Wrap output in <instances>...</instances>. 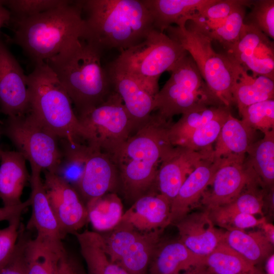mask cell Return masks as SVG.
Here are the masks:
<instances>
[{"instance_id":"obj_1","label":"cell","mask_w":274,"mask_h":274,"mask_svg":"<svg viewBox=\"0 0 274 274\" xmlns=\"http://www.w3.org/2000/svg\"><path fill=\"white\" fill-rule=\"evenodd\" d=\"M171 120L151 114L112 155L120 187L132 201L153 192L160 164L173 147L168 130Z\"/></svg>"},{"instance_id":"obj_2","label":"cell","mask_w":274,"mask_h":274,"mask_svg":"<svg viewBox=\"0 0 274 274\" xmlns=\"http://www.w3.org/2000/svg\"><path fill=\"white\" fill-rule=\"evenodd\" d=\"M101 52L82 38L45 62L66 91L77 115L101 104L114 91L101 64Z\"/></svg>"},{"instance_id":"obj_3","label":"cell","mask_w":274,"mask_h":274,"mask_svg":"<svg viewBox=\"0 0 274 274\" xmlns=\"http://www.w3.org/2000/svg\"><path fill=\"white\" fill-rule=\"evenodd\" d=\"M85 39L102 51H120L142 41L154 28L151 14L143 0L81 1Z\"/></svg>"},{"instance_id":"obj_4","label":"cell","mask_w":274,"mask_h":274,"mask_svg":"<svg viewBox=\"0 0 274 274\" xmlns=\"http://www.w3.org/2000/svg\"><path fill=\"white\" fill-rule=\"evenodd\" d=\"M12 22L14 43L35 64L46 62L86 36L81 1H68L57 8Z\"/></svg>"},{"instance_id":"obj_5","label":"cell","mask_w":274,"mask_h":274,"mask_svg":"<svg viewBox=\"0 0 274 274\" xmlns=\"http://www.w3.org/2000/svg\"><path fill=\"white\" fill-rule=\"evenodd\" d=\"M27 78L30 111L36 118L59 139L88 144L68 93L48 64H35Z\"/></svg>"},{"instance_id":"obj_6","label":"cell","mask_w":274,"mask_h":274,"mask_svg":"<svg viewBox=\"0 0 274 274\" xmlns=\"http://www.w3.org/2000/svg\"><path fill=\"white\" fill-rule=\"evenodd\" d=\"M182 19L165 30L167 35L186 51L203 80L221 103L234 104L232 89L243 68L226 54L214 50L212 40Z\"/></svg>"},{"instance_id":"obj_7","label":"cell","mask_w":274,"mask_h":274,"mask_svg":"<svg viewBox=\"0 0 274 274\" xmlns=\"http://www.w3.org/2000/svg\"><path fill=\"white\" fill-rule=\"evenodd\" d=\"M186 53L167 35L153 29L140 43L121 51L111 64L132 77L154 97L159 90L160 75Z\"/></svg>"},{"instance_id":"obj_8","label":"cell","mask_w":274,"mask_h":274,"mask_svg":"<svg viewBox=\"0 0 274 274\" xmlns=\"http://www.w3.org/2000/svg\"><path fill=\"white\" fill-rule=\"evenodd\" d=\"M169 72L170 78L154 98V111L163 119L171 120L175 115L200 107L223 105L187 52Z\"/></svg>"},{"instance_id":"obj_9","label":"cell","mask_w":274,"mask_h":274,"mask_svg":"<svg viewBox=\"0 0 274 274\" xmlns=\"http://www.w3.org/2000/svg\"><path fill=\"white\" fill-rule=\"evenodd\" d=\"M2 131L29 162L31 169L55 173L61 157L59 139L30 111L23 115L7 117Z\"/></svg>"},{"instance_id":"obj_10","label":"cell","mask_w":274,"mask_h":274,"mask_svg":"<svg viewBox=\"0 0 274 274\" xmlns=\"http://www.w3.org/2000/svg\"><path fill=\"white\" fill-rule=\"evenodd\" d=\"M77 116L88 144L112 156L139 127L115 91L101 104Z\"/></svg>"},{"instance_id":"obj_11","label":"cell","mask_w":274,"mask_h":274,"mask_svg":"<svg viewBox=\"0 0 274 274\" xmlns=\"http://www.w3.org/2000/svg\"><path fill=\"white\" fill-rule=\"evenodd\" d=\"M163 229L141 231L121 221L111 230L100 234L110 259L129 274H147L150 262Z\"/></svg>"},{"instance_id":"obj_12","label":"cell","mask_w":274,"mask_h":274,"mask_svg":"<svg viewBox=\"0 0 274 274\" xmlns=\"http://www.w3.org/2000/svg\"><path fill=\"white\" fill-rule=\"evenodd\" d=\"M43 172L45 190L63 239L89 222L86 204L71 185L54 173Z\"/></svg>"},{"instance_id":"obj_13","label":"cell","mask_w":274,"mask_h":274,"mask_svg":"<svg viewBox=\"0 0 274 274\" xmlns=\"http://www.w3.org/2000/svg\"><path fill=\"white\" fill-rule=\"evenodd\" d=\"M246 156L223 158L216 171L211 192H204L202 202L210 210L226 205L236 198L249 185L260 183L254 171L246 164Z\"/></svg>"},{"instance_id":"obj_14","label":"cell","mask_w":274,"mask_h":274,"mask_svg":"<svg viewBox=\"0 0 274 274\" xmlns=\"http://www.w3.org/2000/svg\"><path fill=\"white\" fill-rule=\"evenodd\" d=\"M226 52L245 71H252L253 76H262L273 80V43L256 28L244 23L238 40Z\"/></svg>"},{"instance_id":"obj_15","label":"cell","mask_w":274,"mask_h":274,"mask_svg":"<svg viewBox=\"0 0 274 274\" xmlns=\"http://www.w3.org/2000/svg\"><path fill=\"white\" fill-rule=\"evenodd\" d=\"M30 109L27 76L0 40V112L7 117L19 116Z\"/></svg>"},{"instance_id":"obj_16","label":"cell","mask_w":274,"mask_h":274,"mask_svg":"<svg viewBox=\"0 0 274 274\" xmlns=\"http://www.w3.org/2000/svg\"><path fill=\"white\" fill-rule=\"evenodd\" d=\"M212 152H198L183 146H173L162 159L155 187L172 203L188 176L201 161L212 156Z\"/></svg>"},{"instance_id":"obj_17","label":"cell","mask_w":274,"mask_h":274,"mask_svg":"<svg viewBox=\"0 0 274 274\" xmlns=\"http://www.w3.org/2000/svg\"><path fill=\"white\" fill-rule=\"evenodd\" d=\"M90 146V145H89ZM84 172L75 187L85 204L119 187V179L112 156L91 146Z\"/></svg>"},{"instance_id":"obj_18","label":"cell","mask_w":274,"mask_h":274,"mask_svg":"<svg viewBox=\"0 0 274 274\" xmlns=\"http://www.w3.org/2000/svg\"><path fill=\"white\" fill-rule=\"evenodd\" d=\"M223 161V158L214 159L212 156L204 159L188 176L171 203L169 224H175L187 215L202 197Z\"/></svg>"},{"instance_id":"obj_19","label":"cell","mask_w":274,"mask_h":274,"mask_svg":"<svg viewBox=\"0 0 274 274\" xmlns=\"http://www.w3.org/2000/svg\"><path fill=\"white\" fill-rule=\"evenodd\" d=\"M175 224L179 240L197 255L206 256L224 242V232L215 228L207 210L188 214Z\"/></svg>"},{"instance_id":"obj_20","label":"cell","mask_w":274,"mask_h":274,"mask_svg":"<svg viewBox=\"0 0 274 274\" xmlns=\"http://www.w3.org/2000/svg\"><path fill=\"white\" fill-rule=\"evenodd\" d=\"M171 203L156 192L144 195L133 202L121 221L128 223L144 232L164 229L169 225Z\"/></svg>"},{"instance_id":"obj_21","label":"cell","mask_w":274,"mask_h":274,"mask_svg":"<svg viewBox=\"0 0 274 274\" xmlns=\"http://www.w3.org/2000/svg\"><path fill=\"white\" fill-rule=\"evenodd\" d=\"M29 182L32 213L26 228L35 229L36 237L54 242H62L59 226L49 202L41 177V171L31 169Z\"/></svg>"},{"instance_id":"obj_22","label":"cell","mask_w":274,"mask_h":274,"mask_svg":"<svg viewBox=\"0 0 274 274\" xmlns=\"http://www.w3.org/2000/svg\"><path fill=\"white\" fill-rule=\"evenodd\" d=\"M107 71L113 90L120 96L128 114L139 127L154 111V97L132 77L111 64Z\"/></svg>"},{"instance_id":"obj_23","label":"cell","mask_w":274,"mask_h":274,"mask_svg":"<svg viewBox=\"0 0 274 274\" xmlns=\"http://www.w3.org/2000/svg\"><path fill=\"white\" fill-rule=\"evenodd\" d=\"M20 232L26 274H58L60 259L65 249L62 242H50L36 237L32 239L27 235L21 223Z\"/></svg>"},{"instance_id":"obj_24","label":"cell","mask_w":274,"mask_h":274,"mask_svg":"<svg viewBox=\"0 0 274 274\" xmlns=\"http://www.w3.org/2000/svg\"><path fill=\"white\" fill-rule=\"evenodd\" d=\"M0 161V198L4 207L18 206L30 180L26 160L17 151L2 150Z\"/></svg>"},{"instance_id":"obj_25","label":"cell","mask_w":274,"mask_h":274,"mask_svg":"<svg viewBox=\"0 0 274 274\" xmlns=\"http://www.w3.org/2000/svg\"><path fill=\"white\" fill-rule=\"evenodd\" d=\"M204 257L187 248L179 239L158 245L151 260L147 274H176L203 264Z\"/></svg>"},{"instance_id":"obj_26","label":"cell","mask_w":274,"mask_h":274,"mask_svg":"<svg viewBox=\"0 0 274 274\" xmlns=\"http://www.w3.org/2000/svg\"><path fill=\"white\" fill-rule=\"evenodd\" d=\"M255 132L256 130L242 120L230 114L216 141L212 152L213 158L220 159L233 156H246L250 146L255 142Z\"/></svg>"},{"instance_id":"obj_27","label":"cell","mask_w":274,"mask_h":274,"mask_svg":"<svg viewBox=\"0 0 274 274\" xmlns=\"http://www.w3.org/2000/svg\"><path fill=\"white\" fill-rule=\"evenodd\" d=\"M152 16L154 28L163 32L215 0H143Z\"/></svg>"},{"instance_id":"obj_28","label":"cell","mask_w":274,"mask_h":274,"mask_svg":"<svg viewBox=\"0 0 274 274\" xmlns=\"http://www.w3.org/2000/svg\"><path fill=\"white\" fill-rule=\"evenodd\" d=\"M74 234L79 244L88 274H129L110 259L104 248L99 233L85 230L82 232H76Z\"/></svg>"},{"instance_id":"obj_29","label":"cell","mask_w":274,"mask_h":274,"mask_svg":"<svg viewBox=\"0 0 274 274\" xmlns=\"http://www.w3.org/2000/svg\"><path fill=\"white\" fill-rule=\"evenodd\" d=\"M86 206L88 221L98 233L114 228L121 222L124 214L122 201L115 192L91 199Z\"/></svg>"},{"instance_id":"obj_30","label":"cell","mask_w":274,"mask_h":274,"mask_svg":"<svg viewBox=\"0 0 274 274\" xmlns=\"http://www.w3.org/2000/svg\"><path fill=\"white\" fill-rule=\"evenodd\" d=\"M224 242L254 265L268 257L273 245L261 231L247 233L243 230H227Z\"/></svg>"},{"instance_id":"obj_31","label":"cell","mask_w":274,"mask_h":274,"mask_svg":"<svg viewBox=\"0 0 274 274\" xmlns=\"http://www.w3.org/2000/svg\"><path fill=\"white\" fill-rule=\"evenodd\" d=\"M232 96L238 112L252 104L273 99V80L262 76H250L243 69L233 88Z\"/></svg>"},{"instance_id":"obj_32","label":"cell","mask_w":274,"mask_h":274,"mask_svg":"<svg viewBox=\"0 0 274 274\" xmlns=\"http://www.w3.org/2000/svg\"><path fill=\"white\" fill-rule=\"evenodd\" d=\"M245 157L246 164L254 171L261 183L273 188L274 129L264 133L261 140L254 142Z\"/></svg>"},{"instance_id":"obj_33","label":"cell","mask_w":274,"mask_h":274,"mask_svg":"<svg viewBox=\"0 0 274 274\" xmlns=\"http://www.w3.org/2000/svg\"><path fill=\"white\" fill-rule=\"evenodd\" d=\"M59 145L61 157L54 174L75 188L84 172L90 146L65 139H59Z\"/></svg>"},{"instance_id":"obj_34","label":"cell","mask_w":274,"mask_h":274,"mask_svg":"<svg viewBox=\"0 0 274 274\" xmlns=\"http://www.w3.org/2000/svg\"><path fill=\"white\" fill-rule=\"evenodd\" d=\"M230 112V108L223 105L198 108L182 115L180 119L172 124L168 130L169 141L177 146L193 131L208 121Z\"/></svg>"},{"instance_id":"obj_35","label":"cell","mask_w":274,"mask_h":274,"mask_svg":"<svg viewBox=\"0 0 274 274\" xmlns=\"http://www.w3.org/2000/svg\"><path fill=\"white\" fill-rule=\"evenodd\" d=\"M203 264L213 274H256L252 264L224 242L204 256Z\"/></svg>"},{"instance_id":"obj_36","label":"cell","mask_w":274,"mask_h":274,"mask_svg":"<svg viewBox=\"0 0 274 274\" xmlns=\"http://www.w3.org/2000/svg\"><path fill=\"white\" fill-rule=\"evenodd\" d=\"M253 1L215 0L188 18L187 22L207 35L221 26L234 9L242 5H252Z\"/></svg>"},{"instance_id":"obj_37","label":"cell","mask_w":274,"mask_h":274,"mask_svg":"<svg viewBox=\"0 0 274 274\" xmlns=\"http://www.w3.org/2000/svg\"><path fill=\"white\" fill-rule=\"evenodd\" d=\"M231 112L214 118L196 129L177 146L198 152L213 150L212 144L218 137L222 127Z\"/></svg>"},{"instance_id":"obj_38","label":"cell","mask_w":274,"mask_h":274,"mask_svg":"<svg viewBox=\"0 0 274 274\" xmlns=\"http://www.w3.org/2000/svg\"><path fill=\"white\" fill-rule=\"evenodd\" d=\"M251 5H242L236 7L221 26L207 36L212 41H216L220 43L223 47L227 50L238 40L244 24L245 8Z\"/></svg>"},{"instance_id":"obj_39","label":"cell","mask_w":274,"mask_h":274,"mask_svg":"<svg viewBox=\"0 0 274 274\" xmlns=\"http://www.w3.org/2000/svg\"><path fill=\"white\" fill-rule=\"evenodd\" d=\"M242 120L255 130L263 133L274 129V100L250 105L238 112Z\"/></svg>"},{"instance_id":"obj_40","label":"cell","mask_w":274,"mask_h":274,"mask_svg":"<svg viewBox=\"0 0 274 274\" xmlns=\"http://www.w3.org/2000/svg\"><path fill=\"white\" fill-rule=\"evenodd\" d=\"M66 0H8L1 1L10 12L11 21L30 17L67 3Z\"/></svg>"},{"instance_id":"obj_41","label":"cell","mask_w":274,"mask_h":274,"mask_svg":"<svg viewBox=\"0 0 274 274\" xmlns=\"http://www.w3.org/2000/svg\"><path fill=\"white\" fill-rule=\"evenodd\" d=\"M258 184L260 183H255L248 186L247 190H244L233 201L214 209L225 213H245L253 215L262 214L264 193L257 189Z\"/></svg>"},{"instance_id":"obj_42","label":"cell","mask_w":274,"mask_h":274,"mask_svg":"<svg viewBox=\"0 0 274 274\" xmlns=\"http://www.w3.org/2000/svg\"><path fill=\"white\" fill-rule=\"evenodd\" d=\"M252 8L244 23L250 25L263 32L268 38L274 39V1H253Z\"/></svg>"},{"instance_id":"obj_43","label":"cell","mask_w":274,"mask_h":274,"mask_svg":"<svg viewBox=\"0 0 274 274\" xmlns=\"http://www.w3.org/2000/svg\"><path fill=\"white\" fill-rule=\"evenodd\" d=\"M208 211L214 224L223 227L228 231L243 230L246 228L261 225L265 222L264 218L257 219L254 215L249 214L225 213L217 209Z\"/></svg>"},{"instance_id":"obj_44","label":"cell","mask_w":274,"mask_h":274,"mask_svg":"<svg viewBox=\"0 0 274 274\" xmlns=\"http://www.w3.org/2000/svg\"><path fill=\"white\" fill-rule=\"evenodd\" d=\"M20 217L9 221L8 226L0 229V268L12 256L18 239Z\"/></svg>"},{"instance_id":"obj_45","label":"cell","mask_w":274,"mask_h":274,"mask_svg":"<svg viewBox=\"0 0 274 274\" xmlns=\"http://www.w3.org/2000/svg\"><path fill=\"white\" fill-rule=\"evenodd\" d=\"M19 233L14 252L10 260L0 268V274H26L23 261V238Z\"/></svg>"},{"instance_id":"obj_46","label":"cell","mask_w":274,"mask_h":274,"mask_svg":"<svg viewBox=\"0 0 274 274\" xmlns=\"http://www.w3.org/2000/svg\"><path fill=\"white\" fill-rule=\"evenodd\" d=\"M31 201L30 197L21 204L14 207H2L0 208V222L8 221L20 217L22 213L29 206Z\"/></svg>"},{"instance_id":"obj_47","label":"cell","mask_w":274,"mask_h":274,"mask_svg":"<svg viewBox=\"0 0 274 274\" xmlns=\"http://www.w3.org/2000/svg\"><path fill=\"white\" fill-rule=\"evenodd\" d=\"M58 274L85 273L82 271L75 260L65 249L60 259Z\"/></svg>"},{"instance_id":"obj_48","label":"cell","mask_w":274,"mask_h":274,"mask_svg":"<svg viewBox=\"0 0 274 274\" xmlns=\"http://www.w3.org/2000/svg\"><path fill=\"white\" fill-rule=\"evenodd\" d=\"M176 274H213L209 268L203 264H200L191 267L183 272Z\"/></svg>"},{"instance_id":"obj_49","label":"cell","mask_w":274,"mask_h":274,"mask_svg":"<svg viewBox=\"0 0 274 274\" xmlns=\"http://www.w3.org/2000/svg\"><path fill=\"white\" fill-rule=\"evenodd\" d=\"M11 15L0 1V29L4 25L10 22Z\"/></svg>"},{"instance_id":"obj_50","label":"cell","mask_w":274,"mask_h":274,"mask_svg":"<svg viewBox=\"0 0 274 274\" xmlns=\"http://www.w3.org/2000/svg\"><path fill=\"white\" fill-rule=\"evenodd\" d=\"M263 229V232L268 239V241L272 244L274 243V227L271 224L267 223L265 222L261 225Z\"/></svg>"},{"instance_id":"obj_51","label":"cell","mask_w":274,"mask_h":274,"mask_svg":"<svg viewBox=\"0 0 274 274\" xmlns=\"http://www.w3.org/2000/svg\"><path fill=\"white\" fill-rule=\"evenodd\" d=\"M274 256L271 255L268 257L266 262V269L267 274H274Z\"/></svg>"},{"instance_id":"obj_52","label":"cell","mask_w":274,"mask_h":274,"mask_svg":"<svg viewBox=\"0 0 274 274\" xmlns=\"http://www.w3.org/2000/svg\"><path fill=\"white\" fill-rule=\"evenodd\" d=\"M1 123L0 122V136H1V132H2V126H1ZM2 151V150L0 148V159H1V155Z\"/></svg>"}]
</instances>
